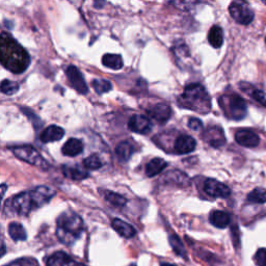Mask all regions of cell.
<instances>
[{"instance_id": "obj_31", "label": "cell", "mask_w": 266, "mask_h": 266, "mask_svg": "<svg viewBox=\"0 0 266 266\" xmlns=\"http://www.w3.org/2000/svg\"><path fill=\"white\" fill-rule=\"evenodd\" d=\"M168 2L179 10L190 11L194 9L198 0H168Z\"/></svg>"}, {"instance_id": "obj_39", "label": "cell", "mask_w": 266, "mask_h": 266, "mask_svg": "<svg viewBox=\"0 0 266 266\" xmlns=\"http://www.w3.org/2000/svg\"><path fill=\"white\" fill-rule=\"evenodd\" d=\"M160 266H177V265L171 264V263H162Z\"/></svg>"}, {"instance_id": "obj_21", "label": "cell", "mask_w": 266, "mask_h": 266, "mask_svg": "<svg viewBox=\"0 0 266 266\" xmlns=\"http://www.w3.org/2000/svg\"><path fill=\"white\" fill-rule=\"evenodd\" d=\"M63 173L65 177L69 178L71 180H83L87 178L90 174H88L85 169L79 168L77 166H63Z\"/></svg>"}, {"instance_id": "obj_19", "label": "cell", "mask_w": 266, "mask_h": 266, "mask_svg": "<svg viewBox=\"0 0 266 266\" xmlns=\"http://www.w3.org/2000/svg\"><path fill=\"white\" fill-rule=\"evenodd\" d=\"M113 228L115 231L124 238H132L134 237L136 231L131 225L125 223V221L121 220L120 218H115L112 223Z\"/></svg>"}, {"instance_id": "obj_13", "label": "cell", "mask_w": 266, "mask_h": 266, "mask_svg": "<svg viewBox=\"0 0 266 266\" xmlns=\"http://www.w3.org/2000/svg\"><path fill=\"white\" fill-rule=\"evenodd\" d=\"M197 142L194 137L189 135H181L175 142V152L177 154H188L194 152L196 149Z\"/></svg>"}, {"instance_id": "obj_26", "label": "cell", "mask_w": 266, "mask_h": 266, "mask_svg": "<svg viewBox=\"0 0 266 266\" xmlns=\"http://www.w3.org/2000/svg\"><path fill=\"white\" fill-rule=\"evenodd\" d=\"M248 202L254 204L266 203V189L257 187L248 195Z\"/></svg>"}, {"instance_id": "obj_27", "label": "cell", "mask_w": 266, "mask_h": 266, "mask_svg": "<svg viewBox=\"0 0 266 266\" xmlns=\"http://www.w3.org/2000/svg\"><path fill=\"white\" fill-rule=\"evenodd\" d=\"M104 198L107 202H109L112 205L116 206V207H124L127 203V199L119 195L113 193V191L106 190L104 193Z\"/></svg>"}, {"instance_id": "obj_37", "label": "cell", "mask_w": 266, "mask_h": 266, "mask_svg": "<svg viewBox=\"0 0 266 266\" xmlns=\"http://www.w3.org/2000/svg\"><path fill=\"white\" fill-rule=\"evenodd\" d=\"M105 5V0H94V6L96 9H102Z\"/></svg>"}, {"instance_id": "obj_41", "label": "cell", "mask_w": 266, "mask_h": 266, "mask_svg": "<svg viewBox=\"0 0 266 266\" xmlns=\"http://www.w3.org/2000/svg\"><path fill=\"white\" fill-rule=\"evenodd\" d=\"M263 1H264V2H265V4H266V0H263Z\"/></svg>"}, {"instance_id": "obj_4", "label": "cell", "mask_w": 266, "mask_h": 266, "mask_svg": "<svg viewBox=\"0 0 266 266\" xmlns=\"http://www.w3.org/2000/svg\"><path fill=\"white\" fill-rule=\"evenodd\" d=\"M180 107L194 110L200 114H208L211 110L210 96L205 87L199 83L189 84L178 98Z\"/></svg>"}, {"instance_id": "obj_29", "label": "cell", "mask_w": 266, "mask_h": 266, "mask_svg": "<svg viewBox=\"0 0 266 266\" xmlns=\"http://www.w3.org/2000/svg\"><path fill=\"white\" fill-rule=\"evenodd\" d=\"M92 84H93L94 90L97 92V94H100V95L107 93L113 88L112 83L105 79H95L93 80Z\"/></svg>"}, {"instance_id": "obj_1", "label": "cell", "mask_w": 266, "mask_h": 266, "mask_svg": "<svg viewBox=\"0 0 266 266\" xmlns=\"http://www.w3.org/2000/svg\"><path fill=\"white\" fill-rule=\"evenodd\" d=\"M55 196V190L48 186H38L7 200L4 211L7 216H27L32 211L46 205Z\"/></svg>"}, {"instance_id": "obj_36", "label": "cell", "mask_w": 266, "mask_h": 266, "mask_svg": "<svg viewBox=\"0 0 266 266\" xmlns=\"http://www.w3.org/2000/svg\"><path fill=\"white\" fill-rule=\"evenodd\" d=\"M188 127L190 129H193L195 131H200L203 128V123L200 119H197V117H191L188 121Z\"/></svg>"}, {"instance_id": "obj_3", "label": "cell", "mask_w": 266, "mask_h": 266, "mask_svg": "<svg viewBox=\"0 0 266 266\" xmlns=\"http://www.w3.org/2000/svg\"><path fill=\"white\" fill-rule=\"evenodd\" d=\"M56 236L61 242L71 246L84 232L83 220L77 213L63 212L56 221Z\"/></svg>"}, {"instance_id": "obj_30", "label": "cell", "mask_w": 266, "mask_h": 266, "mask_svg": "<svg viewBox=\"0 0 266 266\" xmlns=\"http://www.w3.org/2000/svg\"><path fill=\"white\" fill-rule=\"evenodd\" d=\"M83 166L87 169H99L102 167L103 162L97 154H92L83 160Z\"/></svg>"}, {"instance_id": "obj_11", "label": "cell", "mask_w": 266, "mask_h": 266, "mask_svg": "<svg viewBox=\"0 0 266 266\" xmlns=\"http://www.w3.org/2000/svg\"><path fill=\"white\" fill-rule=\"evenodd\" d=\"M235 140L238 145L246 148H255L260 143V138L258 134L249 129H240L236 132Z\"/></svg>"}, {"instance_id": "obj_34", "label": "cell", "mask_w": 266, "mask_h": 266, "mask_svg": "<svg viewBox=\"0 0 266 266\" xmlns=\"http://www.w3.org/2000/svg\"><path fill=\"white\" fill-rule=\"evenodd\" d=\"M255 262L258 266H266V249H260L255 255Z\"/></svg>"}, {"instance_id": "obj_33", "label": "cell", "mask_w": 266, "mask_h": 266, "mask_svg": "<svg viewBox=\"0 0 266 266\" xmlns=\"http://www.w3.org/2000/svg\"><path fill=\"white\" fill-rule=\"evenodd\" d=\"M5 266H39V263L35 259H33V258H21V259H18Z\"/></svg>"}, {"instance_id": "obj_35", "label": "cell", "mask_w": 266, "mask_h": 266, "mask_svg": "<svg viewBox=\"0 0 266 266\" xmlns=\"http://www.w3.org/2000/svg\"><path fill=\"white\" fill-rule=\"evenodd\" d=\"M22 110H23L24 114H25L26 116H28L29 119H31V120L33 121V126H34L36 129H38L40 126H42V122H41V120H40L39 117L36 116L33 112H31V110L27 109V108H22Z\"/></svg>"}, {"instance_id": "obj_12", "label": "cell", "mask_w": 266, "mask_h": 266, "mask_svg": "<svg viewBox=\"0 0 266 266\" xmlns=\"http://www.w3.org/2000/svg\"><path fill=\"white\" fill-rule=\"evenodd\" d=\"M148 114L156 122L164 124L171 117L172 109L166 104H156L148 110Z\"/></svg>"}, {"instance_id": "obj_32", "label": "cell", "mask_w": 266, "mask_h": 266, "mask_svg": "<svg viewBox=\"0 0 266 266\" xmlns=\"http://www.w3.org/2000/svg\"><path fill=\"white\" fill-rule=\"evenodd\" d=\"M19 84L15 81H10V80H3L1 83V92L5 95H14L16 94L19 91Z\"/></svg>"}, {"instance_id": "obj_23", "label": "cell", "mask_w": 266, "mask_h": 266, "mask_svg": "<svg viewBox=\"0 0 266 266\" xmlns=\"http://www.w3.org/2000/svg\"><path fill=\"white\" fill-rule=\"evenodd\" d=\"M208 40L212 47L220 48L224 43V32L221 27L217 25L211 27L208 33Z\"/></svg>"}, {"instance_id": "obj_42", "label": "cell", "mask_w": 266, "mask_h": 266, "mask_svg": "<svg viewBox=\"0 0 266 266\" xmlns=\"http://www.w3.org/2000/svg\"><path fill=\"white\" fill-rule=\"evenodd\" d=\"M265 42H266V39H265Z\"/></svg>"}, {"instance_id": "obj_7", "label": "cell", "mask_w": 266, "mask_h": 266, "mask_svg": "<svg viewBox=\"0 0 266 266\" xmlns=\"http://www.w3.org/2000/svg\"><path fill=\"white\" fill-rule=\"evenodd\" d=\"M231 17L241 25H249L254 20L255 14L246 0H234L229 6Z\"/></svg>"}, {"instance_id": "obj_2", "label": "cell", "mask_w": 266, "mask_h": 266, "mask_svg": "<svg viewBox=\"0 0 266 266\" xmlns=\"http://www.w3.org/2000/svg\"><path fill=\"white\" fill-rule=\"evenodd\" d=\"M0 60L4 68L17 74L23 73L31 64L27 51L6 33L0 38Z\"/></svg>"}, {"instance_id": "obj_14", "label": "cell", "mask_w": 266, "mask_h": 266, "mask_svg": "<svg viewBox=\"0 0 266 266\" xmlns=\"http://www.w3.org/2000/svg\"><path fill=\"white\" fill-rule=\"evenodd\" d=\"M207 143L213 148H220L226 144L225 133L220 127H212L205 133Z\"/></svg>"}, {"instance_id": "obj_18", "label": "cell", "mask_w": 266, "mask_h": 266, "mask_svg": "<svg viewBox=\"0 0 266 266\" xmlns=\"http://www.w3.org/2000/svg\"><path fill=\"white\" fill-rule=\"evenodd\" d=\"M209 220H210L211 225H213L214 227H216L218 229H225L229 225H230L231 216H230V214L225 212V211L214 210L210 213Z\"/></svg>"}, {"instance_id": "obj_9", "label": "cell", "mask_w": 266, "mask_h": 266, "mask_svg": "<svg viewBox=\"0 0 266 266\" xmlns=\"http://www.w3.org/2000/svg\"><path fill=\"white\" fill-rule=\"evenodd\" d=\"M66 75L68 77L71 85L75 88L79 94H87L88 87L85 83V80L83 76V73L75 66H69L66 69Z\"/></svg>"}, {"instance_id": "obj_28", "label": "cell", "mask_w": 266, "mask_h": 266, "mask_svg": "<svg viewBox=\"0 0 266 266\" xmlns=\"http://www.w3.org/2000/svg\"><path fill=\"white\" fill-rule=\"evenodd\" d=\"M169 243H171V247L173 249L174 252L180 256V257H184L186 258V250L185 248H184L182 241L180 240V238L177 235H171L169 236Z\"/></svg>"}, {"instance_id": "obj_10", "label": "cell", "mask_w": 266, "mask_h": 266, "mask_svg": "<svg viewBox=\"0 0 266 266\" xmlns=\"http://www.w3.org/2000/svg\"><path fill=\"white\" fill-rule=\"evenodd\" d=\"M128 127L131 131L139 133V134H147L151 131L152 124L147 116L142 115H134L130 117L128 122Z\"/></svg>"}, {"instance_id": "obj_38", "label": "cell", "mask_w": 266, "mask_h": 266, "mask_svg": "<svg viewBox=\"0 0 266 266\" xmlns=\"http://www.w3.org/2000/svg\"><path fill=\"white\" fill-rule=\"evenodd\" d=\"M5 254V245L4 242H2V250H1V256H4Z\"/></svg>"}, {"instance_id": "obj_20", "label": "cell", "mask_w": 266, "mask_h": 266, "mask_svg": "<svg viewBox=\"0 0 266 266\" xmlns=\"http://www.w3.org/2000/svg\"><path fill=\"white\" fill-rule=\"evenodd\" d=\"M167 166V162L162 158H153L146 166V175L148 177H154L160 174Z\"/></svg>"}, {"instance_id": "obj_22", "label": "cell", "mask_w": 266, "mask_h": 266, "mask_svg": "<svg viewBox=\"0 0 266 266\" xmlns=\"http://www.w3.org/2000/svg\"><path fill=\"white\" fill-rule=\"evenodd\" d=\"M116 154L122 162H127L133 154V145L129 142H122L116 148Z\"/></svg>"}, {"instance_id": "obj_6", "label": "cell", "mask_w": 266, "mask_h": 266, "mask_svg": "<svg viewBox=\"0 0 266 266\" xmlns=\"http://www.w3.org/2000/svg\"><path fill=\"white\" fill-rule=\"evenodd\" d=\"M12 151L17 158L27 162V164L29 165L40 167L44 169V171H47V169L49 168L48 162L44 159L42 155L32 146L15 147L13 148Z\"/></svg>"}, {"instance_id": "obj_40", "label": "cell", "mask_w": 266, "mask_h": 266, "mask_svg": "<svg viewBox=\"0 0 266 266\" xmlns=\"http://www.w3.org/2000/svg\"><path fill=\"white\" fill-rule=\"evenodd\" d=\"M2 193H1V195H2V197L4 196V191H5V189H6V186H5V184H2Z\"/></svg>"}, {"instance_id": "obj_15", "label": "cell", "mask_w": 266, "mask_h": 266, "mask_svg": "<svg viewBox=\"0 0 266 266\" xmlns=\"http://www.w3.org/2000/svg\"><path fill=\"white\" fill-rule=\"evenodd\" d=\"M65 135V130L60 127L56 126V125H51V126L47 127L41 133V140L43 143L48 144V143H53L57 142V140H61Z\"/></svg>"}, {"instance_id": "obj_16", "label": "cell", "mask_w": 266, "mask_h": 266, "mask_svg": "<svg viewBox=\"0 0 266 266\" xmlns=\"http://www.w3.org/2000/svg\"><path fill=\"white\" fill-rule=\"evenodd\" d=\"M47 266H83L64 252H57L49 258Z\"/></svg>"}, {"instance_id": "obj_8", "label": "cell", "mask_w": 266, "mask_h": 266, "mask_svg": "<svg viewBox=\"0 0 266 266\" xmlns=\"http://www.w3.org/2000/svg\"><path fill=\"white\" fill-rule=\"evenodd\" d=\"M204 191L212 197L218 199H226L231 195V189L226 184L221 183L216 179H207L204 183Z\"/></svg>"}, {"instance_id": "obj_25", "label": "cell", "mask_w": 266, "mask_h": 266, "mask_svg": "<svg viewBox=\"0 0 266 266\" xmlns=\"http://www.w3.org/2000/svg\"><path fill=\"white\" fill-rule=\"evenodd\" d=\"M9 234L14 241L26 240L27 234L24 227L19 223H11L9 226Z\"/></svg>"}, {"instance_id": "obj_5", "label": "cell", "mask_w": 266, "mask_h": 266, "mask_svg": "<svg viewBox=\"0 0 266 266\" xmlns=\"http://www.w3.org/2000/svg\"><path fill=\"white\" fill-rule=\"evenodd\" d=\"M219 105L229 119L235 121L242 120L248 113L246 101L236 94L225 95L220 97Z\"/></svg>"}, {"instance_id": "obj_24", "label": "cell", "mask_w": 266, "mask_h": 266, "mask_svg": "<svg viewBox=\"0 0 266 266\" xmlns=\"http://www.w3.org/2000/svg\"><path fill=\"white\" fill-rule=\"evenodd\" d=\"M102 64L113 70H120L124 66L122 56L119 54H105L102 58Z\"/></svg>"}, {"instance_id": "obj_17", "label": "cell", "mask_w": 266, "mask_h": 266, "mask_svg": "<svg viewBox=\"0 0 266 266\" xmlns=\"http://www.w3.org/2000/svg\"><path fill=\"white\" fill-rule=\"evenodd\" d=\"M83 151V144L78 138H70L66 140V143L63 146L62 152L66 156L75 157Z\"/></svg>"}]
</instances>
